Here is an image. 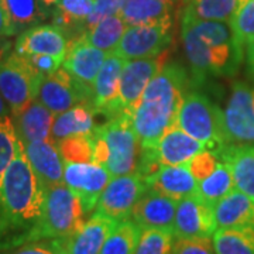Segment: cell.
I'll use <instances>...</instances> for the list:
<instances>
[{
    "label": "cell",
    "instance_id": "5b68a950",
    "mask_svg": "<svg viewBox=\"0 0 254 254\" xmlns=\"http://www.w3.org/2000/svg\"><path fill=\"white\" fill-rule=\"evenodd\" d=\"M177 126L212 151H219L229 144L223 112L199 92L190 91L185 95L177 116Z\"/></svg>",
    "mask_w": 254,
    "mask_h": 254
},
{
    "label": "cell",
    "instance_id": "cb8c5ba5",
    "mask_svg": "<svg viewBox=\"0 0 254 254\" xmlns=\"http://www.w3.org/2000/svg\"><path fill=\"white\" fill-rule=\"evenodd\" d=\"M215 153L230 165L235 187L254 200V144H227Z\"/></svg>",
    "mask_w": 254,
    "mask_h": 254
},
{
    "label": "cell",
    "instance_id": "d590c367",
    "mask_svg": "<svg viewBox=\"0 0 254 254\" xmlns=\"http://www.w3.org/2000/svg\"><path fill=\"white\" fill-rule=\"evenodd\" d=\"M229 23L236 40L242 46L254 40V0H249L242 4Z\"/></svg>",
    "mask_w": 254,
    "mask_h": 254
},
{
    "label": "cell",
    "instance_id": "4316f807",
    "mask_svg": "<svg viewBox=\"0 0 254 254\" xmlns=\"http://www.w3.org/2000/svg\"><path fill=\"white\" fill-rule=\"evenodd\" d=\"M126 28L127 24L125 23V20L120 17V14H113V16L100 20L99 23L88 28L83 33V37L92 46H95L108 54H112L119 46Z\"/></svg>",
    "mask_w": 254,
    "mask_h": 254
},
{
    "label": "cell",
    "instance_id": "ba28073f",
    "mask_svg": "<svg viewBox=\"0 0 254 254\" xmlns=\"http://www.w3.org/2000/svg\"><path fill=\"white\" fill-rule=\"evenodd\" d=\"M174 20L155 23L127 26L115 54L123 60H140L151 58L168 51L173 41Z\"/></svg>",
    "mask_w": 254,
    "mask_h": 254
},
{
    "label": "cell",
    "instance_id": "83f0119b",
    "mask_svg": "<svg viewBox=\"0 0 254 254\" xmlns=\"http://www.w3.org/2000/svg\"><path fill=\"white\" fill-rule=\"evenodd\" d=\"M239 6V0H185L182 17L230 21Z\"/></svg>",
    "mask_w": 254,
    "mask_h": 254
},
{
    "label": "cell",
    "instance_id": "ab89813d",
    "mask_svg": "<svg viewBox=\"0 0 254 254\" xmlns=\"http://www.w3.org/2000/svg\"><path fill=\"white\" fill-rule=\"evenodd\" d=\"M122 1L123 0H95V6H93L91 16L86 20V30L95 26L96 23H99L103 18L113 16V14H119V10L122 7Z\"/></svg>",
    "mask_w": 254,
    "mask_h": 254
},
{
    "label": "cell",
    "instance_id": "7c38bea8",
    "mask_svg": "<svg viewBox=\"0 0 254 254\" xmlns=\"http://www.w3.org/2000/svg\"><path fill=\"white\" fill-rule=\"evenodd\" d=\"M92 88L76 81L65 68H60L43 79L37 99L54 115H60L79 103L92 102Z\"/></svg>",
    "mask_w": 254,
    "mask_h": 254
},
{
    "label": "cell",
    "instance_id": "e0dca14e",
    "mask_svg": "<svg viewBox=\"0 0 254 254\" xmlns=\"http://www.w3.org/2000/svg\"><path fill=\"white\" fill-rule=\"evenodd\" d=\"M23 147L44 190L64 184L65 161L53 138L23 143Z\"/></svg>",
    "mask_w": 254,
    "mask_h": 254
},
{
    "label": "cell",
    "instance_id": "bcb514c9",
    "mask_svg": "<svg viewBox=\"0 0 254 254\" xmlns=\"http://www.w3.org/2000/svg\"><path fill=\"white\" fill-rule=\"evenodd\" d=\"M61 0H41V4L44 6V9L48 11L50 9H53V7H57V4L60 3Z\"/></svg>",
    "mask_w": 254,
    "mask_h": 254
},
{
    "label": "cell",
    "instance_id": "7a4b0ae2",
    "mask_svg": "<svg viewBox=\"0 0 254 254\" xmlns=\"http://www.w3.org/2000/svg\"><path fill=\"white\" fill-rule=\"evenodd\" d=\"M181 37L193 85L208 76H232L239 71L243 46L227 21L182 17Z\"/></svg>",
    "mask_w": 254,
    "mask_h": 254
},
{
    "label": "cell",
    "instance_id": "4fadbf2b",
    "mask_svg": "<svg viewBox=\"0 0 254 254\" xmlns=\"http://www.w3.org/2000/svg\"><path fill=\"white\" fill-rule=\"evenodd\" d=\"M113 175L103 165L95 163H65L64 184L79 196L86 213L96 208L103 190Z\"/></svg>",
    "mask_w": 254,
    "mask_h": 254
},
{
    "label": "cell",
    "instance_id": "8fae6325",
    "mask_svg": "<svg viewBox=\"0 0 254 254\" xmlns=\"http://www.w3.org/2000/svg\"><path fill=\"white\" fill-rule=\"evenodd\" d=\"M229 144H254V88L236 82L223 112Z\"/></svg>",
    "mask_w": 254,
    "mask_h": 254
},
{
    "label": "cell",
    "instance_id": "b9f144b4",
    "mask_svg": "<svg viewBox=\"0 0 254 254\" xmlns=\"http://www.w3.org/2000/svg\"><path fill=\"white\" fill-rule=\"evenodd\" d=\"M16 34H17V31L10 20L4 0H0V37H11Z\"/></svg>",
    "mask_w": 254,
    "mask_h": 254
},
{
    "label": "cell",
    "instance_id": "8992f818",
    "mask_svg": "<svg viewBox=\"0 0 254 254\" xmlns=\"http://www.w3.org/2000/svg\"><path fill=\"white\" fill-rule=\"evenodd\" d=\"M109 147V161L105 165L113 177L138 171L141 145L131 123V115L122 113L109 119L103 126H96Z\"/></svg>",
    "mask_w": 254,
    "mask_h": 254
},
{
    "label": "cell",
    "instance_id": "603a6c76",
    "mask_svg": "<svg viewBox=\"0 0 254 254\" xmlns=\"http://www.w3.org/2000/svg\"><path fill=\"white\" fill-rule=\"evenodd\" d=\"M55 116L57 115L44 106L40 100H33L17 115L11 116L18 140L21 143H30L51 138Z\"/></svg>",
    "mask_w": 254,
    "mask_h": 254
},
{
    "label": "cell",
    "instance_id": "484cf974",
    "mask_svg": "<svg viewBox=\"0 0 254 254\" xmlns=\"http://www.w3.org/2000/svg\"><path fill=\"white\" fill-rule=\"evenodd\" d=\"M95 115L96 112L92 106V102L79 103L69 110L57 115L53 125L51 138L55 143H58L68 137L91 134L96 127Z\"/></svg>",
    "mask_w": 254,
    "mask_h": 254
},
{
    "label": "cell",
    "instance_id": "74e56055",
    "mask_svg": "<svg viewBox=\"0 0 254 254\" xmlns=\"http://www.w3.org/2000/svg\"><path fill=\"white\" fill-rule=\"evenodd\" d=\"M219 164H220V158L215 151L203 150V151H200L199 154L195 155L193 158H190V161L187 163V167L190 168L192 175L198 181H202L218 168Z\"/></svg>",
    "mask_w": 254,
    "mask_h": 254
},
{
    "label": "cell",
    "instance_id": "ee69618b",
    "mask_svg": "<svg viewBox=\"0 0 254 254\" xmlns=\"http://www.w3.org/2000/svg\"><path fill=\"white\" fill-rule=\"evenodd\" d=\"M247 68L249 72L254 75V40L247 44Z\"/></svg>",
    "mask_w": 254,
    "mask_h": 254
},
{
    "label": "cell",
    "instance_id": "c3c4849f",
    "mask_svg": "<svg viewBox=\"0 0 254 254\" xmlns=\"http://www.w3.org/2000/svg\"><path fill=\"white\" fill-rule=\"evenodd\" d=\"M246 1H249V0H239V3H240V6H242V4H245ZM240 6H239V7H240Z\"/></svg>",
    "mask_w": 254,
    "mask_h": 254
},
{
    "label": "cell",
    "instance_id": "e575fe53",
    "mask_svg": "<svg viewBox=\"0 0 254 254\" xmlns=\"http://www.w3.org/2000/svg\"><path fill=\"white\" fill-rule=\"evenodd\" d=\"M58 148L65 163H92L93 157V131L64 138L58 141Z\"/></svg>",
    "mask_w": 254,
    "mask_h": 254
},
{
    "label": "cell",
    "instance_id": "7402d4cb",
    "mask_svg": "<svg viewBox=\"0 0 254 254\" xmlns=\"http://www.w3.org/2000/svg\"><path fill=\"white\" fill-rule=\"evenodd\" d=\"M218 229H254V200L235 188L213 206Z\"/></svg>",
    "mask_w": 254,
    "mask_h": 254
},
{
    "label": "cell",
    "instance_id": "9c48e42d",
    "mask_svg": "<svg viewBox=\"0 0 254 254\" xmlns=\"http://www.w3.org/2000/svg\"><path fill=\"white\" fill-rule=\"evenodd\" d=\"M147 190L148 185L140 173L113 177L100 195L95 213L118 222L127 220L131 216L136 203Z\"/></svg>",
    "mask_w": 254,
    "mask_h": 254
},
{
    "label": "cell",
    "instance_id": "44dd1931",
    "mask_svg": "<svg viewBox=\"0 0 254 254\" xmlns=\"http://www.w3.org/2000/svg\"><path fill=\"white\" fill-rule=\"evenodd\" d=\"M118 225V220L95 213L72 236L64 239L65 254H100L106 239Z\"/></svg>",
    "mask_w": 254,
    "mask_h": 254
},
{
    "label": "cell",
    "instance_id": "7bdbcfd3",
    "mask_svg": "<svg viewBox=\"0 0 254 254\" xmlns=\"http://www.w3.org/2000/svg\"><path fill=\"white\" fill-rule=\"evenodd\" d=\"M11 47H13V43L10 41L9 37H0V64L11 53Z\"/></svg>",
    "mask_w": 254,
    "mask_h": 254
},
{
    "label": "cell",
    "instance_id": "9a60e30c",
    "mask_svg": "<svg viewBox=\"0 0 254 254\" xmlns=\"http://www.w3.org/2000/svg\"><path fill=\"white\" fill-rule=\"evenodd\" d=\"M69 43L66 33L55 24H37L20 33L14 51L20 55L47 54L64 60Z\"/></svg>",
    "mask_w": 254,
    "mask_h": 254
},
{
    "label": "cell",
    "instance_id": "f546056e",
    "mask_svg": "<svg viewBox=\"0 0 254 254\" xmlns=\"http://www.w3.org/2000/svg\"><path fill=\"white\" fill-rule=\"evenodd\" d=\"M212 245L216 254H254V229H216Z\"/></svg>",
    "mask_w": 254,
    "mask_h": 254
},
{
    "label": "cell",
    "instance_id": "f35d334b",
    "mask_svg": "<svg viewBox=\"0 0 254 254\" xmlns=\"http://www.w3.org/2000/svg\"><path fill=\"white\" fill-rule=\"evenodd\" d=\"M171 254H216L212 237L175 239Z\"/></svg>",
    "mask_w": 254,
    "mask_h": 254
},
{
    "label": "cell",
    "instance_id": "277c9868",
    "mask_svg": "<svg viewBox=\"0 0 254 254\" xmlns=\"http://www.w3.org/2000/svg\"><path fill=\"white\" fill-rule=\"evenodd\" d=\"M85 215L86 212L79 196L65 184L47 188L43 215L38 225L31 232L30 240L66 239L72 236L85 223Z\"/></svg>",
    "mask_w": 254,
    "mask_h": 254
},
{
    "label": "cell",
    "instance_id": "5bb4252c",
    "mask_svg": "<svg viewBox=\"0 0 254 254\" xmlns=\"http://www.w3.org/2000/svg\"><path fill=\"white\" fill-rule=\"evenodd\" d=\"M216 229L213 206L198 193L178 200L173 226L175 239L212 237Z\"/></svg>",
    "mask_w": 254,
    "mask_h": 254
},
{
    "label": "cell",
    "instance_id": "60d3db41",
    "mask_svg": "<svg viewBox=\"0 0 254 254\" xmlns=\"http://www.w3.org/2000/svg\"><path fill=\"white\" fill-rule=\"evenodd\" d=\"M24 57H27L28 63L31 64V66H33L41 76H44V78L48 76V75H51V73H54L55 71H58V69H60V65L64 63V60L57 58L54 55L34 54L24 55Z\"/></svg>",
    "mask_w": 254,
    "mask_h": 254
},
{
    "label": "cell",
    "instance_id": "3957f363",
    "mask_svg": "<svg viewBox=\"0 0 254 254\" xmlns=\"http://www.w3.org/2000/svg\"><path fill=\"white\" fill-rule=\"evenodd\" d=\"M190 81L178 64H168L147 85L131 115L141 151L153 150L161 137L177 125V116Z\"/></svg>",
    "mask_w": 254,
    "mask_h": 254
},
{
    "label": "cell",
    "instance_id": "7dc6e473",
    "mask_svg": "<svg viewBox=\"0 0 254 254\" xmlns=\"http://www.w3.org/2000/svg\"><path fill=\"white\" fill-rule=\"evenodd\" d=\"M0 184H1V178H0ZM0 252H3V240H1V227H0Z\"/></svg>",
    "mask_w": 254,
    "mask_h": 254
},
{
    "label": "cell",
    "instance_id": "836d02e7",
    "mask_svg": "<svg viewBox=\"0 0 254 254\" xmlns=\"http://www.w3.org/2000/svg\"><path fill=\"white\" fill-rule=\"evenodd\" d=\"M174 242L173 230L143 229L134 254H171Z\"/></svg>",
    "mask_w": 254,
    "mask_h": 254
},
{
    "label": "cell",
    "instance_id": "6da1fadb",
    "mask_svg": "<svg viewBox=\"0 0 254 254\" xmlns=\"http://www.w3.org/2000/svg\"><path fill=\"white\" fill-rule=\"evenodd\" d=\"M44 193L38 177L30 165L20 141L17 154L9 164L0 184V227L3 250L30 240L31 232L38 225Z\"/></svg>",
    "mask_w": 254,
    "mask_h": 254
},
{
    "label": "cell",
    "instance_id": "4dcf8cb0",
    "mask_svg": "<svg viewBox=\"0 0 254 254\" xmlns=\"http://www.w3.org/2000/svg\"><path fill=\"white\" fill-rule=\"evenodd\" d=\"M236 188L232 168L227 163L220 161L218 168L206 177L205 180L199 181L198 195L203 200H206L212 206H215L223 196H226L230 190Z\"/></svg>",
    "mask_w": 254,
    "mask_h": 254
},
{
    "label": "cell",
    "instance_id": "30bf717a",
    "mask_svg": "<svg viewBox=\"0 0 254 254\" xmlns=\"http://www.w3.org/2000/svg\"><path fill=\"white\" fill-rule=\"evenodd\" d=\"M167 54L168 51L151 58L128 60L125 63L120 75V86L115 106V116H119L122 113L130 115L133 112L147 85L164 68Z\"/></svg>",
    "mask_w": 254,
    "mask_h": 254
},
{
    "label": "cell",
    "instance_id": "f6af8a7d",
    "mask_svg": "<svg viewBox=\"0 0 254 254\" xmlns=\"http://www.w3.org/2000/svg\"><path fill=\"white\" fill-rule=\"evenodd\" d=\"M4 116H11V110L7 102L3 98V95L0 93V118H4Z\"/></svg>",
    "mask_w": 254,
    "mask_h": 254
},
{
    "label": "cell",
    "instance_id": "d4e9b609",
    "mask_svg": "<svg viewBox=\"0 0 254 254\" xmlns=\"http://www.w3.org/2000/svg\"><path fill=\"white\" fill-rule=\"evenodd\" d=\"M177 0H123L119 10L127 26L155 24L173 20Z\"/></svg>",
    "mask_w": 254,
    "mask_h": 254
},
{
    "label": "cell",
    "instance_id": "2e32d148",
    "mask_svg": "<svg viewBox=\"0 0 254 254\" xmlns=\"http://www.w3.org/2000/svg\"><path fill=\"white\" fill-rule=\"evenodd\" d=\"M108 55V53L92 46L81 34L69 43L63 65L76 81L92 88Z\"/></svg>",
    "mask_w": 254,
    "mask_h": 254
},
{
    "label": "cell",
    "instance_id": "ffe728a7",
    "mask_svg": "<svg viewBox=\"0 0 254 254\" xmlns=\"http://www.w3.org/2000/svg\"><path fill=\"white\" fill-rule=\"evenodd\" d=\"M145 182L148 190L160 192L177 200L196 195L199 188V181L192 175L187 164L161 165L154 173L145 177Z\"/></svg>",
    "mask_w": 254,
    "mask_h": 254
},
{
    "label": "cell",
    "instance_id": "ac0fdd59",
    "mask_svg": "<svg viewBox=\"0 0 254 254\" xmlns=\"http://www.w3.org/2000/svg\"><path fill=\"white\" fill-rule=\"evenodd\" d=\"M126 60L112 53L108 55L92 86V106L96 113L105 115L108 119L115 116V106L119 96L120 75Z\"/></svg>",
    "mask_w": 254,
    "mask_h": 254
},
{
    "label": "cell",
    "instance_id": "52a82bcc",
    "mask_svg": "<svg viewBox=\"0 0 254 254\" xmlns=\"http://www.w3.org/2000/svg\"><path fill=\"white\" fill-rule=\"evenodd\" d=\"M43 79L44 76L31 66L27 57L16 51L10 53L0 64V93L7 102L11 116L37 99Z\"/></svg>",
    "mask_w": 254,
    "mask_h": 254
},
{
    "label": "cell",
    "instance_id": "8d00e7d4",
    "mask_svg": "<svg viewBox=\"0 0 254 254\" xmlns=\"http://www.w3.org/2000/svg\"><path fill=\"white\" fill-rule=\"evenodd\" d=\"M0 254H65V246L64 239H38L3 250Z\"/></svg>",
    "mask_w": 254,
    "mask_h": 254
},
{
    "label": "cell",
    "instance_id": "f1b7e54d",
    "mask_svg": "<svg viewBox=\"0 0 254 254\" xmlns=\"http://www.w3.org/2000/svg\"><path fill=\"white\" fill-rule=\"evenodd\" d=\"M95 0H61L54 10V24L68 34L75 28L86 30V20L91 16Z\"/></svg>",
    "mask_w": 254,
    "mask_h": 254
},
{
    "label": "cell",
    "instance_id": "1f68e13d",
    "mask_svg": "<svg viewBox=\"0 0 254 254\" xmlns=\"http://www.w3.org/2000/svg\"><path fill=\"white\" fill-rule=\"evenodd\" d=\"M143 229L133 220H123L110 233L100 254H134Z\"/></svg>",
    "mask_w": 254,
    "mask_h": 254
},
{
    "label": "cell",
    "instance_id": "d6986e66",
    "mask_svg": "<svg viewBox=\"0 0 254 254\" xmlns=\"http://www.w3.org/2000/svg\"><path fill=\"white\" fill-rule=\"evenodd\" d=\"M177 205V199L148 190L136 203L130 218L141 229L173 230Z\"/></svg>",
    "mask_w": 254,
    "mask_h": 254
},
{
    "label": "cell",
    "instance_id": "d6a6232c",
    "mask_svg": "<svg viewBox=\"0 0 254 254\" xmlns=\"http://www.w3.org/2000/svg\"><path fill=\"white\" fill-rule=\"evenodd\" d=\"M4 4L17 34L37 26L48 16L41 0H4Z\"/></svg>",
    "mask_w": 254,
    "mask_h": 254
}]
</instances>
